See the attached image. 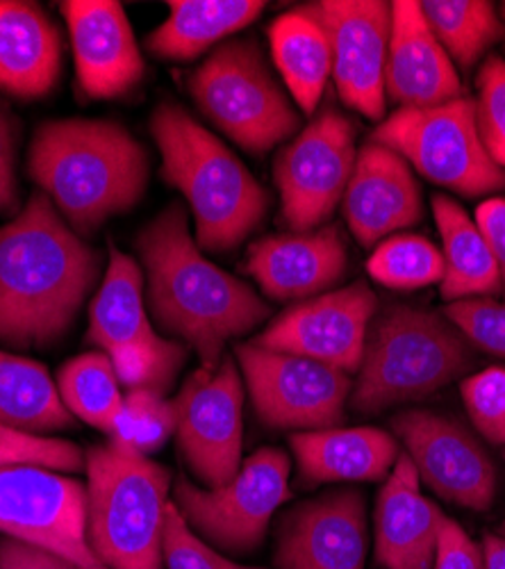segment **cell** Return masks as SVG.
<instances>
[{
  "instance_id": "6da1fadb",
  "label": "cell",
  "mask_w": 505,
  "mask_h": 569,
  "mask_svg": "<svg viewBox=\"0 0 505 569\" xmlns=\"http://www.w3.org/2000/svg\"><path fill=\"white\" fill-rule=\"evenodd\" d=\"M99 256L43 192L0 228V342L46 347L73 323Z\"/></svg>"
},
{
  "instance_id": "7a4b0ae2",
  "label": "cell",
  "mask_w": 505,
  "mask_h": 569,
  "mask_svg": "<svg viewBox=\"0 0 505 569\" xmlns=\"http://www.w3.org/2000/svg\"><path fill=\"white\" fill-rule=\"evenodd\" d=\"M147 269V299L160 326L185 340L201 369L221 365L225 345L269 317L253 288L210 262L192 240L188 212L178 203L160 212L137 237Z\"/></svg>"
},
{
  "instance_id": "3957f363",
  "label": "cell",
  "mask_w": 505,
  "mask_h": 569,
  "mask_svg": "<svg viewBox=\"0 0 505 569\" xmlns=\"http://www.w3.org/2000/svg\"><path fill=\"white\" fill-rule=\"evenodd\" d=\"M28 171L64 221L78 234H91L140 203L149 153L117 121L60 119L34 132Z\"/></svg>"
},
{
  "instance_id": "277c9868",
  "label": "cell",
  "mask_w": 505,
  "mask_h": 569,
  "mask_svg": "<svg viewBox=\"0 0 505 569\" xmlns=\"http://www.w3.org/2000/svg\"><path fill=\"white\" fill-rule=\"evenodd\" d=\"M151 134L162 153L164 180L192 208L199 249L225 253L240 247L269 210L260 180L178 103L164 101L155 108Z\"/></svg>"
},
{
  "instance_id": "5b68a950",
  "label": "cell",
  "mask_w": 505,
  "mask_h": 569,
  "mask_svg": "<svg viewBox=\"0 0 505 569\" xmlns=\"http://www.w3.org/2000/svg\"><path fill=\"white\" fill-rule=\"evenodd\" d=\"M472 365V345L446 317L394 303L374 317L366 333L351 408L378 415L398 403L428 399Z\"/></svg>"
},
{
  "instance_id": "8992f818",
  "label": "cell",
  "mask_w": 505,
  "mask_h": 569,
  "mask_svg": "<svg viewBox=\"0 0 505 569\" xmlns=\"http://www.w3.org/2000/svg\"><path fill=\"white\" fill-rule=\"evenodd\" d=\"M87 542L110 569H162L171 471L117 440L91 447Z\"/></svg>"
},
{
  "instance_id": "52a82bcc",
  "label": "cell",
  "mask_w": 505,
  "mask_h": 569,
  "mask_svg": "<svg viewBox=\"0 0 505 569\" xmlns=\"http://www.w3.org/2000/svg\"><path fill=\"white\" fill-rule=\"evenodd\" d=\"M188 87L203 117L249 153L262 156L301 128L299 112L251 39L219 43Z\"/></svg>"
},
{
  "instance_id": "ba28073f",
  "label": "cell",
  "mask_w": 505,
  "mask_h": 569,
  "mask_svg": "<svg viewBox=\"0 0 505 569\" xmlns=\"http://www.w3.org/2000/svg\"><path fill=\"white\" fill-rule=\"evenodd\" d=\"M372 141L398 153L431 182L463 197L505 189V169L485 151L472 99L435 108H398L372 134Z\"/></svg>"
},
{
  "instance_id": "9c48e42d",
  "label": "cell",
  "mask_w": 505,
  "mask_h": 569,
  "mask_svg": "<svg viewBox=\"0 0 505 569\" xmlns=\"http://www.w3.org/2000/svg\"><path fill=\"white\" fill-rule=\"evenodd\" d=\"M142 290L140 264L112 247L108 273L89 310V340L110 356L119 381L130 390L164 395L185 362V347L155 333Z\"/></svg>"
},
{
  "instance_id": "30bf717a",
  "label": "cell",
  "mask_w": 505,
  "mask_h": 569,
  "mask_svg": "<svg viewBox=\"0 0 505 569\" xmlns=\"http://www.w3.org/2000/svg\"><path fill=\"white\" fill-rule=\"evenodd\" d=\"M257 417L279 431L337 429L351 397V376L255 342L235 349Z\"/></svg>"
},
{
  "instance_id": "8fae6325",
  "label": "cell",
  "mask_w": 505,
  "mask_h": 569,
  "mask_svg": "<svg viewBox=\"0 0 505 569\" xmlns=\"http://www.w3.org/2000/svg\"><path fill=\"white\" fill-rule=\"evenodd\" d=\"M290 458L281 449H260L242 462L231 483L199 488L188 479L175 483V506L188 525L228 551L255 549L273 512L290 499Z\"/></svg>"
},
{
  "instance_id": "7c38bea8",
  "label": "cell",
  "mask_w": 505,
  "mask_h": 569,
  "mask_svg": "<svg viewBox=\"0 0 505 569\" xmlns=\"http://www.w3.org/2000/svg\"><path fill=\"white\" fill-rule=\"evenodd\" d=\"M357 160L355 126L335 108L321 112L275 158L281 219L290 232L324 226L344 201Z\"/></svg>"
},
{
  "instance_id": "4fadbf2b",
  "label": "cell",
  "mask_w": 505,
  "mask_h": 569,
  "mask_svg": "<svg viewBox=\"0 0 505 569\" xmlns=\"http://www.w3.org/2000/svg\"><path fill=\"white\" fill-rule=\"evenodd\" d=\"M0 533L82 569H110L87 542V488L51 469H0Z\"/></svg>"
},
{
  "instance_id": "5bb4252c",
  "label": "cell",
  "mask_w": 505,
  "mask_h": 569,
  "mask_svg": "<svg viewBox=\"0 0 505 569\" xmlns=\"http://www.w3.org/2000/svg\"><path fill=\"white\" fill-rule=\"evenodd\" d=\"M178 447L203 488H221L242 467L244 386L235 358L225 356L214 371L199 369L173 399Z\"/></svg>"
},
{
  "instance_id": "9a60e30c",
  "label": "cell",
  "mask_w": 505,
  "mask_h": 569,
  "mask_svg": "<svg viewBox=\"0 0 505 569\" xmlns=\"http://www.w3.org/2000/svg\"><path fill=\"white\" fill-rule=\"evenodd\" d=\"M405 453L437 497L469 510L494 503L498 473L489 451L463 421L431 410H405L392 419Z\"/></svg>"
},
{
  "instance_id": "2e32d148",
  "label": "cell",
  "mask_w": 505,
  "mask_h": 569,
  "mask_svg": "<svg viewBox=\"0 0 505 569\" xmlns=\"http://www.w3.org/2000/svg\"><path fill=\"white\" fill-rule=\"evenodd\" d=\"M376 310L378 299L370 284L353 282L349 288L299 301L275 317L255 345L355 373Z\"/></svg>"
},
{
  "instance_id": "e0dca14e",
  "label": "cell",
  "mask_w": 505,
  "mask_h": 569,
  "mask_svg": "<svg viewBox=\"0 0 505 569\" xmlns=\"http://www.w3.org/2000/svg\"><path fill=\"white\" fill-rule=\"evenodd\" d=\"M326 30L333 51V80L340 99L362 117H385V64L392 32V3L383 0H321L303 6Z\"/></svg>"
},
{
  "instance_id": "ac0fdd59",
  "label": "cell",
  "mask_w": 505,
  "mask_h": 569,
  "mask_svg": "<svg viewBox=\"0 0 505 569\" xmlns=\"http://www.w3.org/2000/svg\"><path fill=\"white\" fill-rule=\"evenodd\" d=\"M366 547L364 497L357 490H335L283 517L275 569H364Z\"/></svg>"
},
{
  "instance_id": "d6986e66",
  "label": "cell",
  "mask_w": 505,
  "mask_h": 569,
  "mask_svg": "<svg viewBox=\"0 0 505 569\" xmlns=\"http://www.w3.org/2000/svg\"><path fill=\"white\" fill-rule=\"evenodd\" d=\"M69 26L75 76L89 99L125 97L144 78V58L123 8L114 0L60 3Z\"/></svg>"
},
{
  "instance_id": "ffe728a7",
  "label": "cell",
  "mask_w": 505,
  "mask_h": 569,
  "mask_svg": "<svg viewBox=\"0 0 505 569\" xmlns=\"http://www.w3.org/2000/svg\"><path fill=\"white\" fill-rule=\"evenodd\" d=\"M422 214V187L412 167L378 141L362 147L344 194V217L357 244L376 247Z\"/></svg>"
},
{
  "instance_id": "44dd1931",
  "label": "cell",
  "mask_w": 505,
  "mask_h": 569,
  "mask_svg": "<svg viewBox=\"0 0 505 569\" xmlns=\"http://www.w3.org/2000/svg\"><path fill=\"white\" fill-rule=\"evenodd\" d=\"M349 249L337 226L307 232L269 234L253 242L246 271L275 301H303L326 295L346 273Z\"/></svg>"
},
{
  "instance_id": "7402d4cb",
  "label": "cell",
  "mask_w": 505,
  "mask_h": 569,
  "mask_svg": "<svg viewBox=\"0 0 505 569\" xmlns=\"http://www.w3.org/2000/svg\"><path fill=\"white\" fill-rule=\"evenodd\" d=\"M385 93L401 108H435L463 97L461 76L415 0L392 3Z\"/></svg>"
},
{
  "instance_id": "603a6c76",
  "label": "cell",
  "mask_w": 505,
  "mask_h": 569,
  "mask_svg": "<svg viewBox=\"0 0 505 569\" xmlns=\"http://www.w3.org/2000/svg\"><path fill=\"white\" fill-rule=\"evenodd\" d=\"M442 510L420 492L417 469L398 453L376 501V560L387 569H433Z\"/></svg>"
},
{
  "instance_id": "cb8c5ba5",
  "label": "cell",
  "mask_w": 505,
  "mask_h": 569,
  "mask_svg": "<svg viewBox=\"0 0 505 569\" xmlns=\"http://www.w3.org/2000/svg\"><path fill=\"white\" fill-rule=\"evenodd\" d=\"M62 69V37L37 3L0 0V91L32 101L49 93Z\"/></svg>"
},
{
  "instance_id": "d4e9b609",
  "label": "cell",
  "mask_w": 505,
  "mask_h": 569,
  "mask_svg": "<svg viewBox=\"0 0 505 569\" xmlns=\"http://www.w3.org/2000/svg\"><path fill=\"white\" fill-rule=\"evenodd\" d=\"M303 486L335 481L387 479L396 458V440L383 429H326L290 438Z\"/></svg>"
},
{
  "instance_id": "484cf974",
  "label": "cell",
  "mask_w": 505,
  "mask_h": 569,
  "mask_svg": "<svg viewBox=\"0 0 505 569\" xmlns=\"http://www.w3.org/2000/svg\"><path fill=\"white\" fill-rule=\"evenodd\" d=\"M166 6L169 17L149 34L147 49L171 62L196 60L266 8L262 0H171Z\"/></svg>"
},
{
  "instance_id": "4316f807",
  "label": "cell",
  "mask_w": 505,
  "mask_h": 569,
  "mask_svg": "<svg viewBox=\"0 0 505 569\" xmlns=\"http://www.w3.org/2000/svg\"><path fill=\"white\" fill-rule=\"evenodd\" d=\"M433 214L442 234V297L448 303L496 297L503 290L501 271L476 221L444 194L433 197Z\"/></svg>"
},
{
  "instance_id": "83f0119b",
  "label": "cell",
  "mask_w": 505,
  "mask_h": 569,
  "mask_svg": "<svg viewBox=\"0 0 505 569\" xmlns=\"http://www.w3.org/2000/svg\"><path fill=\"white\" fill-rule=\"evenodd\" d=\"M271 53L303 114H314L333 76V51L326 30L305 10L296 8L269 26Z\"/></svg>"
},
{
  "instance_id": "f1b7e54d",
  "label": "cell",
  "mask_w": 505,
  "mask_h": 569,
  "mask_svg": "<svg viewBox=\"0 0 505 569\" xmlns=\"http://www.w3.org/2000/svg\"><path fill=\"white\" fill-rule=\"evenodd\" d=\"M0 423L41 436L69 429L73 415L43 365L0 351Z\"/></svg>"
},
{
  "instance_id": "f546056e",
  "label": "cell",
  "mask_w": 505,
  "mask_h": 569,
  "mask_svg": "<svg viewBox=\"0 0 505 569\" xmlns=\"http://www.w3.org/2000/svg\"><path fill=\"white\" fill-rule=\"evenodd\" d=\"M422 12L451 62L463 69H472L503 37L496 10L485 0H426Z\"/></svg>"
},
{
  "instance_id": "4dcf8cb0",
  "label": "cell",
  "mask_w": 505,
  "mask_h": 569,
  "mask_svg": "<svg viewBox=\"0 0 505 569\" xmlns=\"http://www.w3.org/2000/svg\"><path fill=\"white\" fill-rule=\"evenodd\" d=\"M119 383L108 353H82L62 367L58 390L71 415L112 436L123 406Z\"/></svg>"
},
{
  "instance_id": "1f68e13d",
  "label": "cell",
  "mask_w": 505,
  "mask_h": 569,
  "mask_svg": "<svg viewBox=\"0 0 505 569\" xmlns=\"http://www.w3.org/2000/svg\"><path fill=\"white\" fill-rule=\"evenodd\" d=\"M372 278L392 290H420L442 282L444 256L420 234H392L366 262Z\"/></svg>"
},
{
  "instance_id": "d6a6232c",
  "label": "cell",
  "mask_w": 505,
  "mask_h": 569,
  "mask_svg": "<svg viewBox=\"0 0 505 569\" xmlns=\"http://www.w3.org/2000/svg\"><path fill=\"white\" fill-rule=\"evenodd\" d=\"M178 429L175 403L155 390H128L112 431V440L140 451L153 453L166 445Z\"/></svg>"
},
{
  "instance_id": "836d02e7",
  "label": "cell",
  "mask_w": 505,
  "mask_h": 569,
  "mask_svg": "<svg viewBox=\"0 0 505 569\" xmlns=\"http://www.w3.org/2000/svg\"><path fill=\"white\" fill-rule=\"evenodd\" d=\"M8 467L80 471L84 467V456L73 442L19 431L0 423V469Z\"/></svg>"
},
{
  "instance_id": "e575fe53",
  "label": "cell",
  "mask_w": 505,
  "mask_h": 569,
  "mask_svg": "<svg viewBox=\"0 0 505 569\" xmlns=\"http://www.w3.org/2000/svg\"><path fill=\"white\" fill-rule=\"evenodd\" d=\"M476 126L489 158L505 169V60L492 56L476 78Z\"/></svg>"
},
{
  "instance_id": "d590c367",
  "label": "cell",
  "mask_w": 505,
  "mask_h": 569,
  "mask_svg": "<svg viewBox=\"0 0 505 569\" xmlns=\"http://www.w3.org/2000/svg\"><path fill=\"white\" fill-rule=\"evenodd\" d=\"M461 395L476 431L487 442L505 447V369L489 367L465 378Z\"/></svg>"
},
{
  "instance_id": "8d00e7d4",
  "label": "cell",
  "mask_w": 505,
  "mask_h": 569,
  "mask_svg": "<svg viewBox=\"0 0 505 569\" xmlns=\"http://www.w3.org/2000/svg\"><path fill=\"white\" fill-rule=\"evenodd\" d=\"M444 315L472 347L505 360V303L487 297L463 299L448 303Z\"/></svg>"
},
{
  "instance_id": "74e56055",
  "label": "cell",
  "mask_w": 505,
  "mask_h": 569,
  "mask_svg": "<svg viewBox=\"0 0 505 569\" xmlns=\"http://www.w3.org/2000/svg\"><path fill=\"white\" fill-rule=\"evenodd\" d=\"M162 553L166 569H262L246 567L223 558L214 549H210L188 525L185 515L178 510L171 501L166 508Z\"/></svg>"
},
{
  "instance_id": "f35d334b",
  "label": "cell",
  "mask_w": 505,
  "mask_h": 569,
  "mask_svg": "<svg viewBox=\"0 0 505 569\" xmlns=\"http://www.w3.org/2000/svg\"><path fill=\"white\" fill-rule=\"evenodd\" d=\"M433 569H485L483 549L444 512L440 517Z\"/></svg>"
},
{
  "instance_id": "ab89813d",
  "label": "cell",
  "mask_w": 505,
  "mask_h": 569,
  "mask_svg": "<svg viewBox=\"0 0 505 569\" xmlns=\"http://www.w3.org/2000/svg\"><path fill=\"white\" fill-rule=\"evenodd\" d=\"M0 569H82L51 551L19 542L3 540L0 542Z\"/></svg>"
},
{
  "instance_id": "60d3db41",
  "label": "cell",
  "mask_w": 505,
  "mask_h": 569,
  "mask_svg": "<svg viewBox=\"0 0 505 569\" xmlns=\"http://www.w3.org/2000/svg\"><path fill=\"white\" fill-rule=\"evenodd\" d=\"M476 226L481 228L485 242L498 264L505 292V197H494L481 203L476 210Z\"/></svg>"
},
{
  "instance_id": "b9f144b4",
  "label": "cell",
  "mask_w": 505,
  "mask_h": 569,
  "mask_svg": "<svg viewBox=\"0 0 505 569\" xmlns=\"http://www.w3.org/2000/svg\"><path fill=\"white\" fill-rule=\"evenodd\" d=\"M17 201V171H14V130L8 114L0 110V214Z\"/></svg>"
},
{
  "instance_id": "7bdbcfd3",
  "label": "cell",
  "mask_w": 505,
  "mask_h": 569,
  "mask_svg": "<svg viewBox=\"0 0 505 569\" xmlns=\"http://www.w3.org/2000/svg\"><path fill=\"white\" fill-rule=\"evenodd\" d=\"M483 565L485 569H505V536L487 533L483 538Z\"/></svg>"
},
{
  "instance_id": "ee69618b",
  "label": "cell",
  "mask_w": 505,
  "mask_h": 569,
  "mask_svg": "<svg viewBox=\"0 0 505 569\" xmlns=\"http://www.w3.org/2000/svg\"><path fill=\"white\" fill-rule=\"evenodd\" d=\"M498 536H505V521L501 525V533H498Z\"/></svg>"
},
{
  "instance_id": "f6af8a7d",
  "label": "cell",
  "mask_w": 505,
  "mask_h": 569,
  "mask_svg": "<svg viewBox=\"0 0 505 569\" xmlns=\"http://www.w3.org/2000/svg\"><path fill=\"white\" fill-rule=\"evenodd\" d=\"M503 19H505V3H503Z\"/></svg>"
},
{
  "instance_id": "bcb514c9",
  "label": "cell",
  "mask_w": 505,
  "mask_h": 569,
  "mask_svg": "<svg viewBox=\"0 0 505 569\" xmlns=\"http://www.w3.org/2000/svg\"><path fill=\"white\" fill-rule=\"evenodd\" d=\"M503 458H505V453H503Z\"/></svg>"
}]
</instances>
